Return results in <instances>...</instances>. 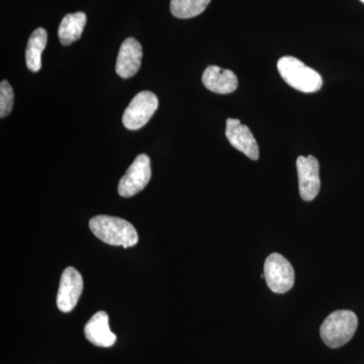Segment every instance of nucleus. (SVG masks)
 <instances>
[{"label":"nucleus","mask_w":364,"mask_h":364,"mask_svg":"<svg viewBox=\"0 0 364 364\" xmlns=\"http://www.w3.org/2000/svg\"><path fill=\"white\" fill-rule=\"evenodd\" d=\"M90 228L97 238L109 245L130 248L139 241L135 227L121 218L97 215L90 220Z\"/></svg>","instance_id":"obj_1"},{"label":"nucleus","mask_w":364,"mask_h":364,"mask_svg":"<svg viewBox=\"0 0 364 364\" xmlns=\"http://www.w3.org/2000/svg\"><path fill=\"white\" fill-rule=\"evenodd\" d=\"M358 325V316L352 311H335L321 325V338L330 348H339L350 341L355 334Z\"/></svg>","instance_id":"obj_2"},{"label":"nucleus","mask_w":364,"mask_h":364,"mask_svg":"<svg viewBox=\"0 0 364 364\" xmlns=\"http://www.w3.org/2000/svg\"><path fill=\"white\" fill-rule=\"evenodd\" d=\"M280 76L294 90L312 93L322 88L323 79L320 74L305 63L291 56H284L277 62Z\"/></svg>","instance_id":"obj_3"},{"label":"nucleus","mask_w":364,"mask_h":364,"mask_svg":"<svg viewBox=\"0 0 364 364\" xmlns=\"http://www.w3.org/2000/svg\"><path fill=\"white\" fill-rule=\"evenodd\" d=\"M264 279L272 293L286 294L294 284L293 265L282 254H270L264 263Z\"/></svg>","instance_id":"obj_4"},{"label":"nucleus","mask_w":364,"mask_h":364,"mask_svg":"<svg viewBox=\"0 0 364 364\" xmlns=\"http://www.w3.org/2000/svg\"><path fill=\"white\" fill-rule=\"evenodd\" d=\"M158 98L151 91L139 92L124 112L123 124L128 130L143 128L158 109Z\"/></svg>","instance_id":"obj_5"},{"label":"nucleus","mask_w":364,"mask_h":364,"mask_svg":"<svg viewBox=\"0 0 364 364\" xmlns=\"http://www.w3.org/2000/svg\"><path fill=\"white\" fill-rule=\"evenodd\" d=\"M152 171L148 155L140 154L136 157L126 174L119 183V193L123 198H132L142 191L149 183Z\"/></svg>","instance_id":"obj_6"},{"label":"nucleus","mask_w":364,"mask_h":364,"mask_svg":"<svg viewBox=\"0 0 364 364\" xmlns=\"http://www.w3.org/2000/svg\"><path fill=\"white\" fill-rule=\"evenodd\" d=\"M299 195L305 202H312L321 188L320 165L317 158L299 156L296 159Z\"/></svg>","instance_id":"obj_7"},{"label":"nucleus","mask_w":364,"mask_h":364,"mask_svg":"<svg viewBox=\"0 0 364 364\" xmlns=\"http://www.w3.org/2000/svg\"><path fill=\"white\" fill-rule=\"evenodd\" d=\"M83 291V279L75 268H65L60 279L57 306L61 312L69 313L77 305Z\"/></svg>","instance_id":"obj_8"},{"label":"nucleus","mask_w":364,"mask_h":364,"mask_svg":"<svg viewBox=\"0 0 364 364\" xmlns=\"http://www.w3.org/2000/svg\"><path fill=\"white\" fill-rule=\"evenodd\" d=\"M226 136L230 144L253 161L259 158V148L252 132L238 119H228Z\"/></svg>","instance_id":"obj_9"},{"label":"nucleus","mask_w":364,"mask_h":364,"mask_svg":"<svg viewBox=\"0 0 364 364\" xmlns=\"http://www.w3.org/2000/svg\"><path fill=\"white\" fill-rule=\"evenodd\" d=\"M142 46L134 38L124 40L117 55L116 71L119 77L128 79L136 75L142 63Z\"/></svg>","instance_id":"obj_10"},{"label":"nucleus","mask_w":364,"mask_h":364,"mask_svg":"<svg viewBox=\"0 0 364 364\" xmlns=\"http://www.w3.org/2000/svg\"><path fill=\"white\" fill-rule=\"evenodd\" d=\"M86 339L98 347H112L116 343L117 336L109 328V315L100 311L90 318L85 327Z\"/></svg>","instance_id":"obj_11"},{"label":"nucleus","mask_w":364,"mask_h":364,"mask_svg":"<svg viewBox=\"0 0 364 364\" xmlns=\"http://www.w3.org/2000/svg\"><path fill=\"white\" fill-rule=\"evenodd\" d=\"M203 85L218 95H229L238 87V78L233 71L219 66H208L203 72Z\"/></svg>","instance_id":"obj_12"},{"label":"nucleus","mask_w":364,"mask_h":364,"mask_svg":"<svg viewBox=\"0 0 364 364\" xmlns=\"http://www.w3.org/2000/svg\"><path fill=\"white\" fill-rule=\"evenodd\" d=\"M86 25L85 14H69L60 23L58 36L62 45L69 46L80 39Z\"/></svg>","instance_id":"obj_13"},{"label":"nucleus","mask_w":364,"mask_h":364,"mask_svg":"<svg viewBox=\"0 0 364 364\" xmlns=\"http://www.w3.org/2000/svg\"><path fill=\"white\" fill-rule=\"evenodd\" d=\"M47 32L43 28L33 31L28 40L26 51V67L32 72L40 71L42 68V54L47 45Z\"/></svg>","instance_id":"obj_14"},{"label":"nucleus","mask_w":364,"mask_h":364,"mask_svg":"<svg viewBox=\"0 0 364 364\" xmlns=\"http://www.w3.org/2000/svg\"><path fill=\"white\" fill-rule=\"evenodd\" d=\"M210 0H171L170 11L178 18H195L205 11Z\"/></svg>","instance_id":"obj_15"},{"label":"nucleus","mask_w":364,"mask_h":364,"mask_svg":"<svg viewBox=\"0 0 364 364\" xmlns=\"http://www.w3.org/2000/svg\"><path fill=\"white\" fill-rule=\"evenodd\" d=\"M14 107V90L6 80L0 83V117H6Z\"/></svg>","instance_id":"obj_16"},{"label":"nucleus","mask_w":364,"mask_h":364,"mask_svg":"<svg viewBox=\"0 0 364 364\" xmlns=\"http://www.w3.org/2000/svg\"><path fill=\"white\" fill-rule=\"evenodd\" d=\"M360 1H361V2H363V4H364V0H360Z\"/></svg>","instance_id":"obj_17"}]
</instances>
